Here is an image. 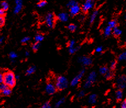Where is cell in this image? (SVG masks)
Returning a JSON list of instances; mask_svg holds the SVG:
<instances>
[{
	"mask_svg": "<svg viewBox=\"0 0 126 108\" xmlns=\"http://www.w3.org/2000/svg\"><path fill=\"white\" fill-rule=\"evenodd\" d=\"M3 83V75L0 72V84Z\"/></svg>",
	"mask_w": 126,
	"mask_h": 108,
	"instance_id": "obj_41",
	"label": "cell"
},
{
	"mask_svg": "<svg viewBox=\"0 0 126 108\" xmlns=\"http://www.w3.org/2000/svg\"><path fill=\"white\" fill-rule=\"evenodd\" d=\"M35 70H36V67L35 66H32L30 67L28 69H27L26 72H25V74H26V75H28V76H29V75L34 73L35 71Z\"/></svg>",
	"mask_w": 126,
	"mask_h": 108,
	"instance_id": "obj_22",
	"label": "cell"
},
{
	"mask_svg": "<svg viewBox=\"0 0 126 108\" xmlns=\"http://www.w3.org/2000/svg\"><path fill=\"white\" fill-rule=\"evenodd\" d=\"M0 31H1V29H0Z\"/></svg>",
	"mask_w": 126,
	"mask_h": 108,
	"instance_id": "obj_48",
	"label": "cell"
},
{
	"mask_svg": "<svg viewBox=\"0 0 126 108\" xmlns=\"http://www.w3.org/2000/svg\"><path fill=\"white\" fill-rule=\"evenodd\" d=\"M9 56H10L11 60L15 59L17 58L18 57L17 54L15 53V52H10V54H9Z\"/></svg>",
	"mask_w": 126,
	"mask_h": 108,
	"instance_id": "obj_33",
	"label": "cell"
},
{
	"mask_svg": "<svg viewBox=\"0 0 126 108\" xmlns=\"http://www.w3.org/2000/svg\"><path fill=\"white\" fill-rule=\"evenodd\" d=\"M5 23V19L3 16H0V27H2Z\"/></svg>",
	"mask_w": 126,
	"mask_h": 108,
	"instance_id": "obj_37",
	"label": "cell"
},
{
	"mask_svg": "<svg viewBox=\"0 0 126 108\" xmlns=\"http://www.w3.org/2000/svg\"><path fill=\"white\" fill-rule=\"evenodd\" d=\"M117 62L116 60H113L112 61L110 65V70L111 71H114L116 70L117 68Z\"/></svg>",
	"mask_w": 126,
	"mask_h": 108,
	"instance_id": "obj_23",
	"label": "cell"
},
{
	"mask_svg": "<svg viewBox=\"0 0 126 108\" xmlns=\"http://www.w3.org/2000/svg\"><path fill=\"white\" fill-rule=\"evenodd\" d=\"M115 85L118 90H122L126 87V76L125 75H122L119 76L117 79Z\"/></svg>",
	"mask_w": 126,
	"mask_h": 108,
	"instance_id": "obj_4",
	"label": "cell"
},
{
	"mask_svg": "<svg viewBox=\"0 0 126 108\" xmlns=\"http://www.w3.org/2000/svg\"><path fill=\"white\" fill-rule=\"evenodd\" d=\"M125 20H126V13L125 15Z\"/></svg>",
	"mask_w": 126,
	"mask_h": 108,
	"instance_id": "obj_46",
	"label": "cell"
},
{
	"mask_svg": "<svg viewBox=\"0 0 126 108\" xmlns=\"http://www.w3.org/2000/svg\"><path fill=\"white\" fill-rule=\"evenodd\" d=\"M78 62L81 63L84 66H90L92 64L93 60L92 58L87 56H81L78 58Z\"/></svg>",
	"mask_w": 126,
	"mask_h": 108,
	"instance_id": "obj_8",
	"label": "cell"
},
{
	"mask_svg": "<svg viewBox=\"0 0 126 108\" xmlns=\"http://www.w3.org/2000/svg\"><path fill=\"white\" fill-rule=\"evenodd\" d=\"M8 87L6 85V84H4V83H2L0 84V91L1 92L2 91H3L4 90H5L7 88H8Z\"/></svg>",
	"mask_w": 126,
	"mask_h": 108,
	"instance_id": "obj_36",
	"label": "cell"
},
{
	"mask_svg": "<svg viewBox=\"0 0 126 108\" xmlns=\"http://www.w3.org/2000/svg\"><path fill=\"white\" fill-rule=\"evenodd\" d=\"M46 92L47 93L48 95H52L54 94L57 91V88L56 87V86L53 84L52 83H48L46 84L45 87Z\"/></svg>",
	"mask_w": 126,
	"mask_h": 108,
	"instance_id": "obj_10",
	"label": "cell"
},
{
	"mask_svg": "<svg viewBox=\"0 0 126 108\" xmlns=\"http://www.w3.org/2000/svg\"><path fill=\"white\" fill-rule=\"evenodd\" d=\"M110 70V69L108 68V67L106 66H102L99 69V72L100 74L105 76L106 74V73Z\"/></svg>",
	"mask_w": 126,
	"mask_h": 108,
	"instance_id": "obj_21",
	"label": "cell"
},
{
	"mask_svg": "<svg viewBox=\"0 0 126 108\" xmlns=\"http://www.w3.org/2000/svg\"><path fill=\"white\" fill-rule=\"evenodd\" d=\"M25 55H26V56H29V52L28 51L25 52Z\"/></svg>",
	"mask_w": 126,
	"mask_h": 108,
	"instance_id": "obj_44",
	"label": "cell"
},
{
	"mask_svg": "<svg viewBox=\"0 0 126 108\" xmlns=\"http://www.w3.org/2000/svg\"><path fill=\"white\" fill-rule=\"evenodd\" d=\"M77 25L74 24H69L68 26V29L71 32H74L77 30Z\"/></svg>",
	"mask_w": 126,
	"mask_h": 108,
	"instance_id": "obj_29",
	"label": "cell"
},
{
	"mask_svg": "<svg viewBox=\"0 0 126 108\" xmlns=\"http://www.w3.org/2000/svg\"><path fill=\"white\" fill-rule=\"evenodd\" d=\"M118 22L117 19H112L110 21H109L108 23V26L112 29L116 27H118Z\"/></svg>",
	"mask_w": 126,
	"mask_h": 108,
	"instance_id": "obj_17",
	"label": "cell"
},
{
	"mask_svg": "<svg viewBox=\"0 0 126 108\" xmlns=\"http://www.w3.org/2000/svg\"><path fill=\"white\" fill-rule=\"evenodd\" d=\"M103 51L104 48L102 46H99L95 49V52H96V53H101L102 52H103Z\"/></svg>",
	"mask_w": 126,
	"mask_h": 108,
	"instance_id": "obj_38",
	"label": "cell"
},
{
	"mask_svg": "<svg viewBox=\"0 0 126 108\" xmlns=\"http://www.w3.org/2000/svg\"><path fill=\"white\" fill-rule=\"evenodd\" d=\"M85 92L84 91H81L79 93L78 95V97L80 98H83V97H84L85 95Z\"/></svg>",
	"mask_w": 126,
	"mask_h": 108,
	"instance_id": "obj_39",
	"label": "cell"
},
{
	"mask_svg": "<svg viewBox=\"0 0 126 108\" xmlns=\"http://www.w3.org/2000/svg\"><path fill=\"white\" fill-rule=\"evenodd\" d=\"M64 102H65V98H61V99L57 101V102L55 103V107L56 108H59L61 105L63 104Z\"/></svg>",
	"mask_w": 126,
	"mask_h": 108,
	"instance_id": "obj_28",
	"label": "cell"
},
{
	"mask_svg": "<svg viewBox=\"0 0 126 108\" xmlns=\"http://www.w3.org/2000/svg\"><path fill=\"white\" fill-rule=\"evenodd\" d=\"M122 33V31L118 28V27H116L112 29V34L115 37H118L121 36V35Z\"/></svg>",
	"mask_w": 126,
	"mask_h": 108,
	"instance_id": "obj_16",
	"label": "cell"
},
{
	"mask_svg": "<svg viewBox=\"0 0 126 108\" xmlns=\"http://www.w3.org/2000/svg\"><path fill=\"white\" fill-rule=\"evenodd\" d=\"M4 37H0V44L2 43L4 41Z\"/></svg>",
	"mask_w": 126,
	"mask_h": 108,
	"instance_id": "obj_43",
	"label": "cell"
},
{
	"mask_svg": "<svg viewBox=\"0 0 126 108\" xmlns=\"http://www.w3.org/2000/svg\"><path fill=\"white\" fill-rule=\"evenodd\" d=\"M76 42L74 40H72L69 41L68 43V50L69 52L71 54H73L75 53L76 52L79 50V49L80 48V46H77L75 47Z\"/></svg>",
	"mask_w": 126,
	"mask_h": 108,
	"instance_id": "obj_9",
	"label": "cell"
},
{
	"mask_svg": "<svg viewBox=\"0 0 126 108\" xmlns=\"http://www.w3.org/2000/svg\"><path fill=\"white\" fill-rule=\"evenodd\" d=\"M40 46V43H39V42H35V43H34L32 44V48L34 51H37L39 50Z\"/></svg>",
	"mask_w": 126,
	"mask_h": 108,
	"instance_id": "obj_31",
	"label": "cell"
},
{
	"mask_svg": "<svg viewBox=\"0 0 126 108\" xmlns=\"http://www.w3.org/2000/svg\"><path fill=\"white\" fill-rule=\"evenodd\" d=\"M5 14V11H3L2 9H0V16H3Z\"/></svg>",
	"mask_w": 126,
	"mask_h": 108,
	"instance_id": "obj_42",
	"label": "cell"
},
{
	"mask_svg": "<svg viewBox=\"0 0 126 108\" xmlns=\"http://www.w3.org/2000/svg\"><path fill=\"white\" fill-rule=\"evenodd\" d=\"M85 69H83L81 70V71L79 72V74L77 75L76 77H74L73 80L71 82V86L72 87H75L79 83V82L81 80V78H82L84 75L85 74Z\"/></svg>",
	"mask_w": 126,
	"mask_h": 108,
	"instance_id": "obj_7",
	"label": "cell"
},
{
	"mask_svg": "<svg viewBox=\"0 0 126 108\" xmlns=\"http://www.w3.org/2000/svg\"><path fill=\"white\" fill-rule=\"evenodd\" d=\"M112 29L107 25L104 29V35L105 37H109L112 34Z\"/></svg>",
	"mask_w": 126,
	"mask_h": 108,
	"instance_id": "obj_18",
	"label": "cell"
},
{
	"mask_svg": "<svg viewBox=\"0 0 126 108\" xmlns=\"http://www.w3.org/2000/svg\"><path fill=\"white\" fill-rule=\"evenodd\" d=\"M123 92L122 90H118L117 91H116L115 92V97H116V99L117 100V102H121L123 98Z\"/></svg>",
	"mask_w": 126,
	"mask_h": 108,
	"instance_id": "obj_14",
	"label": "cell"
},
{
	"mask_svg": "<svg viewBox=\"0 0 126 108\" xmlns=\"http://www.w3.org/2000/svg\"><path fill=\"white\" fill-rule=\"evenodd\" d=\"M95 4V1L93 0H87L83 4L81 9L83 12L84 13H88L89 11L92 9Z\"/></svg>",
	"mask_w": 126,
	"mask_h": 108,
	"instance_id": "obj_6",
	"label": "cell"
},
{
	"mask_svg": "<svg viewBox=\"0 0 126 108\" xmlns=\"http://www.w3.org/2000/svg\"><path fill=\"white\" fill-rule=\"evenodd\" d=\"M125 44L126 45V41H125Z\"/></svg>",
	"mask_w": 126,
	"mask_h": 108,
	"instance_id": "obj_47",
	"label": "cell"
},
{
	"mask_svg": "<svg viewBox=\"0 0 126 108\" xmlns=\"http://www.w3.org/2000/svg\"><path fill=\"white\" fill-rule=\"evenodd\" d=\"M97 99V96L95 94H93L90 95L88 98V102L91 104H95L96 103Z\"/></svg>",
	"mask_w": 126,
	"mask_h": 108,
	"instance_id": "obj_15",
	"label": "cell"
},
{
	"mask_svg": "<svg viewBox=\"0 0 126 108\" xmlns=\"http://www.w3.org/2000/svg\"><path fill=\"white\" fill-rule=\"evenodd\" d=\"M98 13H99V12H98L97 10H95L93 12V13L92 14V15H91V16H90V24H93V23L94 22L95 19H96V17L98 15Z\"/></svg>",
	"mask_w": 126,
	"mask_h": 108,
	"instance_id": "obj_20",
	"label": "cell"
},
{
	"mask_svg": "<svg viewBox=\"0 0 126 108\" xmlns=\"http://www.w3.org/2000/svg\"><path fill=\"white\" fill-rule=\"evenodd\" d=\"M3 83L9 88L15 87L16 83V76L12 71H8L3 74Z\"/></svg>",
	"mask_w": 126,
	"mask_h": 108,
	"instance_id": "obj_1",
	"label": "cell"
},
{
	"mask_svg": "<svg viewBox=\"0 0 126 108\" xmlns=\"http://www.w3.org/2000/svg\"><path fill=\"white\" fill-rule=\"evenodd\" d=\"M56 87L59 91H62L66 89L68 86V81L64 76H59L56 80Z\"/></svg>",
	"mask_w": 126,
	"mask_h": 108,
	"instance_id": "obj_2",
	"label": "cell"
},
{
	"mask_svg": "<svg viewBox=\"0 0 126 108\" xmlns=\"http://www.w3.org/2000/svg\"><path fill=\"white\" fill-rule=\"evenodd\" d=\"M30 40V38L29 37H25L23 38L22 40H21V42H22V43H27V42H28Z\"/></svg>",
	"mask_w": 126,
	"mask_h": 108,
	"instance_id": "obj_35",
	"label": "cell"
},
{
	"mask_svg": "<svg viewBox=\"0 0 126 108\" xmlns=\"http://www.w3.org/2000/svg\"><path fill=\"white\" fill-rule=\"evenodd\" d=\"M78 4V3L77 1H74V0H71V1H68V3L67 4V7L68 8H71L72 7L76 5V4Z\"/></svg>",
	"mask_w": 126,
	"mask_h": 108,
	"instance_id": "obj_27",
	"label": "cell"
},
{
	"mask_svg": "<svg viewBox=\"0 0 126 108\" xmlns=\"http://www.w3.org/2000/svg\"><path fill=\"white\" fill-rule=\"evenodd\" d=\"M2 94L4 96H9L12 93V90H11V88H7L5 90L2 91L1 92Z\"/></svg>",
	"mask_w": 126,
	"mask_h": 108,
	"instance_id": "obj_25",
	"label": "cell"
},
{
	"mask_svg": "<svg viewBox=\"0 0 126 108\" xmlns=\"http://www.w3.org/2000/svg\"><path fill=\"white\" fill-rule=\"evenodd\" d=\"M19 76H18V75H16V80H18V79H19Z\"/></svg>",
	"mask_w": 126,
	"mask_h": 108,
	"instance_id": "obj_45",
	"label": "cell"
},
{
	"mask_svg": "<svg viewBox=\"0 0 126 108\" xmlns=\"http://www.w3.org/2000/svg\"><path fill=\"white\" fill-rule=\"evenodd\" d=\"M46 4H47V2L46 1H41L39 2L38 4H37V6H38V7L39 8H42L45 7Z\"/></svg>",
	"mask_w": 126,
	"mask_h": 108,
	"instance_id": "obj_32",
	"label": "cell"
},
{
	"mask_svg": "<svg viewBox=\"0 0 126 108\" xmlns=\"http://www.w3.org/2000/svg\"><path fill=\"white\" fill-rule=\"evenodd\" d=\"M97 74L95 71H93L90 72L88 75V78L86 80L85 82L84 85V87L87 89L92 87L93 84L94 83L96 80Z\"/></svg>",
	"mask_w": 126,
	"mask_h": 108,
	"instance_id": "obj_3",
	"label": "cell"
},
{
	"mask_svg": "<svg viewBox=\"0 0 126 108\" xmlns=\"http://www.w3.org/2000/svg\"><path fill=\"white\" fill-rule=\"evenodd\" d=\"M81 9V7L79 5V4H76V5L72 7L69 8L70 14H71L72 17H74V16L78 15L80 13Z\"/></svg>",
	"mask_w": 126,
	"mask_h": 108,
	"instance_id": "obj_11",
	"label": "cell"
},
{
	"mask_svg": "<svg viewBox=\"0 0 126 108\" xmlns=\"http://www.w3.org/2000/svg\"><path fill=\"white\" fill-rule=\"evenodd\" d=\"M121 108H126V98L123 101L122 104H121Z\"/></svg>",
	"mask_w": 126,
	"mask_h": 108,
	"instance_id": "obj_40",
	"label": "cell"
},
{
	"mask_svg": "<svg viewBox=\"0 0 126 108\" xmlns=\"http://www.w3.org/2000/svg\"><path fill=\"white\" fill-rule=\"evenodd\" d=\"M58 19L62 22H66L68 20L69 15L67 13H61L58 15Z\"/></svg>",
	"mask_w": 126,
	"mask_h": 108,
	"instance_id": "obj_13",
	"label": "cell"
},
{
	"mask_svg": "<svg viewBox=\"0 0 126 108\" xmlns=\"http://www.w3.org/2000/svg\"><path fill=\"white\" fill-rule=\"evenodd\" d=\"M44 37L43 35L40 34H37L34 37V40L35 41V42H39V43H40V42L41 41H43L44 40Z\"/></svg>",
	"mask_w": 126,
	"mask_h": 108,
	"instance_id": "obj_24",
	"label": "cell"
},
{
	"mask_svg": "<svg viewBox=\"0 0 126 108\" xmlns=\"http://www.w3.org/2000/svg\"><path fill=\"white\" fill-rule=\"evenodd\" d=\"M41 108H51V105L50 102H49V101L45 102L43 105H42Z\"/></svg>",
	"mask_w": 126,
	"mask_h": 108,
	"instance_id": "obj_34",
	"label": "cell"
},
{
	"mask_svg": "<svg viewBox=\"0 0 126 108\" xmlns=\"http://www.w3.org/2000/svg\"><path fill=\"white\" fill-rule=\"evenodd\" d=\"M114 76H115L114 72L113 71H111L110 70L109 71L107 72L106 74L104 76L105 78L107 80H111L113 78Z\"/></svg>",
	"mask_w": 126,
	"mask_h": 108,
	"instance_id": "obj_19",
	"label": "cell"
},
{
	"mask_svg": "<svg viewBox=\"0 0 126 108\" xmlns=\"http://www.w3.org/2000/svg\"><path fill=\"white\" fill-rule=\"evenodd\" d=\"M1 6L2 7V9L4 11L8 10V9L9 8V4L6 1L2 2L1 3Z\"/></svg>",
	"mask_w": 126,
	"mask_h": 108,
	"instance_id": "obj_30",
	"label": "cell"
},
{
	"mask_svg": "<svg viewBox=\"0 0 126 108\" xmlns=\"http://www.w3.org/2000/svg\"><path fill=\"white\" fill-rule=\"evenodd\" d=\"M45 21L46 25L49 28L52 29L55 26V17L52 13H49L46 15L45 17Z\"/></svg>",
	"mask_w": 126,
	"mask_h": 108,
	"instance_id": "obj_5",
	"label": "cell"
},
{
	"mask_svg": "<svg viewBox=\"0 0 126 108\" xmlns=\"http://www.w3.org/2000/svg\"><path fill=\"white\" fill-rule=\"evenodd\" d=\"M15 2L16 5L15 9H14V13L17 14L22 11L23 8V1L22 0H16Z\"/></svg>",
	"mask_w": 126,
	"mask_h": 108,
	"instance_id": "obj_12",
	"label": "cell"
},
{
	"mask_svg": "<svg viewBox=\"0 0 126 108\" xmlns=\"http://www.w3.org/2000/svg\"><path fill=\"white\" fill-rule=\"evenodd\" d=\"M118 61H126V51L118 55Z\"/></svg>",
	"mask_w": 126,
	"mask_h": 108,
	"instance_id": "obj_26",
	"label": "cell"
}]
</instances>
